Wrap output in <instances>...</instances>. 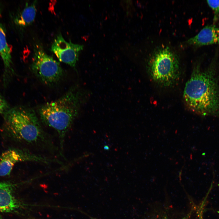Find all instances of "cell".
Listing matches in <instances>:
<instances>
[{"label":"cell","instance_id":"cell-1","mask_svg":"<svg viewBox=\"0 0 219 219\" xmlns=\"http://www.w3.org/2000/svg\"><path fill=\"white\" fill-rule=\"evenodd\" d=\"M215 59L204 70L199 64L194 67L186 83L183 97L187 107L202 116L219 114V85Z\"/></svg>","mask_w":219,"mask_h":219},{"label":"cell","instance_id":"cell-2","mask_svg":"<svg viewBox=\"0 0 219 219\" xmlns=\"http://www.w3.org/2000/svg\"><path fill=\"white\" fill-rule=\"evenodd\" d=\"M82 92L76 88H72L58 99L42 105L38 110L43 123L54 129L58 134L61 156L63 155L66 135L83 102Z\"/></svg>","mask_w":219,"mask_h":219},{"label":"cell","instance_id":"cell-3","mask_svg":"<svg viewBox=\"0 0 219 219\" xmlns=\"http://www.w3.org/2000/svg\"><path fill=\"white\" fill-rule=\"evenodd\" d=\"M4 127L12 139L33 145H51L34 111L23 106L8 109L4 113Z\"/></svg>","mask_w":219,"mask_h":219},{"label":"cell","instance_id":"cell-4","mask_svg":"<svg viewBox=\"0 0 219 219\" xmlns=\"http://www.w3.org/2000/svg\"><path fill=\"white\" fill-rule=\"evenodd\" d=\"M147 69L151 79L161 86L174 85L180 76V64L177 55L167 46H159L150 56Z\"/></svg>","mask_w":219,"mask_h":219},{"label":"cell","instance_id":"cell-5","mask_svg":"<svg viewBox=\"0 0 219 219\" xmlns=\"http://www.w3.org/2000/svg\"><path fill=\"white\" fill-rule=\"evenodd\" d=\"M30 66L32 71L39 80L48 86L57 84L64 75L59 62L48 54L40 44L34 46Z\"/></svg>","mask_w":219,"mask_h":219},{"label":"cell","instance_id":"cell-6","mask_svg":"<svg viewBox=\"0 0 219 219\" xmlns=\"http://www.w3.org/2000/svg\"><path fill=\"white\" fill-rule=\"evenodd\" d=\"M23 162H41L46 164L54 162L61 164L58 160L32 153L26 150L10 148L3 152L0 156V176L9 175L16 164Z\"/></svg>","mask_w":219,"mask_h":219},{"label":"cell","instance_id":"cell-7","mask_svg":"<svg viewBox=\"0 0 219 219\" xmlns=\"http://www.w3.org/2000/svg\"><path fill=\"white\" fill-rule=\"evenodd\" d=\"M83 47V45L73 43L70 40L67 42L60 33L51 45V50L60 61L75 68Z\"/></svg>","mask_w":219,"mask_h":219},{"label":"cell","instance_id":"cell-8","mask_svg":"<svg viewBox=\"0 0 219 219\" xmlns=\"http://www.w3.org/2000/svg\"><path fill=\"white\" fill-rule=\"evenodd\" d=\"M219 43V28L214 24L206 26L195 36L185 42L186 45L196 47Z\"/></svg>","mask_w":219,"mask_h":219},{"label":"cell","instance_id":"cell-9","mask_svg":"<svg viewBox=\"0 0 219 219\" xmlns=\"http://www.w3.org/2000/svg\"><path fill=\"white\" fill-rule=\"evenodd\" d=\"M14 185L8 182H0V212H12L20 204L13 194Z\"/></svg>","mask_w":219,"mask_h":219},{"label":"cell","instance_id":"cell-10","mask_svg":"<svg viewBox=\"0 0 219 219\" xmlns=\"http://www.w3.org/2000/svg\"><path fill=\"white\" fill-rule=\"evenodd\" d=\"M0 55L5 67V74L10 72L12 69L11 50L7 42L4 30L0 22Z\"/></svg>","mask_w":219,"mask_h":219},{"label":"cell","instance_id":"cell-11","mask_svg":"<svg viewBox=\"0 0 219 219\" xmlns=\"http://www.w3.org/2000/svg\"><path fill=\"white\" fill-rule=\"evenodd\" d=\"M37 1L34 0L30 3H26L24 8L15 19L16 24L25 27L34 22L36 15Z\"/></svg>","mask_w":219,"mask_h":219},{"label":"cell","instance_id":"cell-12","mask_svg":"<svg viewBox=\"0 0 219 219\" xmlns=\"http://www.w3.org/2000/svg\"><path fill=\"white\" fill-rule=\"evenodd\" d=\"M208 5L214 12L213 19L214 23L216 22L219 19V0H207Z\"/></svg>","mask_w":219,"mask_h":219},{"label":"cell","instance_id":"cell-13","mask_svg":"<svg viewBox=\"0 0 219 219\" xmlns=\"http://www.w3.org/2000/svg\"><path fill=\"white\" fill-rule=\"evenodd\" d=\"M8 108L7 101L0 93V113H4Z\"/></svg>","mask_w":219,"mask_h":219},{"label":"cell","instance_id":"cell-14","mask_svg":"<svg viewBox=\"0 0 219 219\" xmlns=\"http://www.w3.org/2000/svg\"><path fill=\"white\" fill-rule=\"evenodd\" d=\"M189 215H187L186 216H185V217H183L181 219H188L189 217ZM161 219H168L167 218H162Z\"/></svg>","mask_w":219,"mask_h":219},{"label":"cell","instance_id":"cell-15","mask_svg":"<svg viewBox=\"0 0 219 219\" xmlns=\"http://www.w3.org/2000/svg\"><path fill=\"white\" fill-rule=\"evenodd\" d=\"M104 148L105 150H108V149H109V147L107 145L105 146H104Z\"/></svg>","mask_w":219,"mask_h":219},{"label":"cell","instance_id":"cell-16","mask_svg":"<svg viewBox=\"0 0 219 219\" xmlns=\"http://www.w3.org/2000/svg\"><path fill=\"white\" fill-rule=\"evenodd\" d=\"M200 219H203L202 218V214L200 213Z\"/></svg>","mask_w":219,"mask_h":219},{"label":"cell","instance_id":"cell-17","mask_svg":"<svg viewBox=\"0 0 219 219\" xmlns=\"http://www.w3.org/2000/svg\"><path fill=\"white\" fill-rule=\"evenodd\" d=\"M0 219H3L2 217L0 216Z\"/></svg>","mask_w":219,"mask_h":219},{"label":"cell","instance_id":"cell-18","mask_svg":"<svg viewBox=\"0 0 219 219\" xmlns=\"http://www.w3.org/2000/svg\"><path fill=\"white\" fill-rule=\"evenodd\" d=\"M217 212L219 213V211H218Z\"/></svg>","mask_w":219,"mask_h":219}]
</instances>
